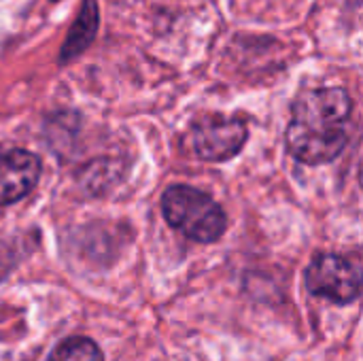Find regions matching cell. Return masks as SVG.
Segmentation results:
<instances>
[{
	"label": "cell",
	"instance_id": "1",
	"mask_svg": "<svg viewBox=\"0 0 363 361\" xmlns=\"http://www.w3.org/2000/svg\"><path fill=\"white\" fill-rule=\"evenodd\" d=\"M353 100L342 87L308 89L298 96L287 128L289 153L308 166L336 160L349 140Z\"/></svg>",
	"mask_w": 363,
	"mask_h": 361
},
{
	"label": "cell",
	"instance_id": "2",
	"mask_svg": "<svg viewBox=\"0 0 363 361\" xmlns=\"http://www.w3.org/2000/svg\"><path fill=\"white\" fill-rule=\"evenodd\" d=\"M162 211L170 228L196 243H215L228 228L223 209L208 194L189 185L168 187L162 196Z\"/></svg>",
	"mask_w": 363,
	"mask_h": 361
},
{
	"label": "cell",
	"instance_id": "3",
	"mask_svg": "<svg viewBox=\"0 0 363 361\" xmlns=\"http://www.w3.org/2000/svg\"><path fill=\"white\" fill-rule=\"evenodd\" d=\"M306 287L313 296L336 304H351L362 294V270L349 257L323 253L306 268Z\"/></svg>",
	"mask_w": 363,
	"mask_h": 361
},
{
	"label": "cell",
	"instance_id": "4",
	"mask_svg": "<svg viewBox=\"0 0 363 361\" xmlns=\"http://www.w3.org/2000/svg\"><path fill=\"white\" fill-rule=\"evenodd\" d=\"M247 136L249 126L245 119L211 115L191 126L189 147L204 162H225L245 147Z\"/></svg>",
	"mask_w": 363,
	"mask_h": 361
},
{
	"label": "cell",
	"instance_id": "5",
	"mask_svg": "<svg viewBox=\"0 0 363 361\" xmlns=\"http://www.w3.org/2000/svg\"><path fill=\"white\" fill-rule=\"evenodd\" d=\"M40 179V162L32 151H0V206L28 196Z\"/></svg>",
	"mask_w": 363,
	"mask_h": 361
},
{
	"label": "cell",
	"instance_id": "6",
	"mask_svg": "<svg viewBox=\"0 0 363 361\" xmlns=\"http://www.w3.org/2000/svg\"><path fill=\"white\" fill-rule=\"evenodd\" d=\"M96 30H98V4H96V0H85L79 17L74 19L72 28L62 45L60 62H68V60L81 55L94 40Z\"/></svg>",
	"mask_w": 363,
	"mask_h": 361
},
{
	"label": "cell",
	"instance_id": "7",
	"mask_svg": "<svg viewBox=\"0 0 363 361\" xmlns=\"http://www.w3.org/2000/svg\"><path fill=\"white\" fill-rule=\"evenodd\" d=\"M51 361H104V355L89 338H66L53 349Z\"/></svg>",
	"mask_w": 363,
	"mask_h": 361
},
{
	"label": "cell",
	"instance_id": "8",
	"mask_svg": "<svg viewBox=\"0 0 363 361\" xmlns=\"http://www.w3.org/2000/svg\"><path fill=\"white\" fill-rule=\"evenodd\" d=\"M51 2H60V0H51Z\"/></svg>",
	"mask_w": 363,
	"mask_h": 361
}]
</instances>
